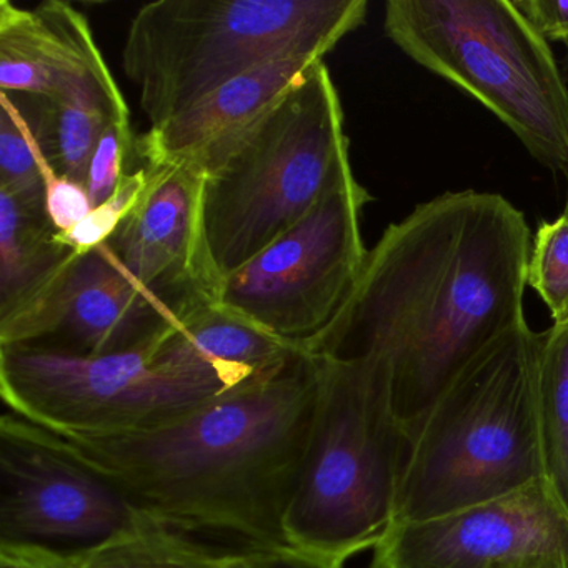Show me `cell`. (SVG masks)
Here are the masks:
<instances>
[{
    "instance_id": "obj_1",
    "label": "cell",
    "mask_w": 568,
    "mask_h": 568,
    "mask_svg": "<svg viewBox=\"0 0 568 568\" xmlns=\"http://www.w3.org/2000/svg\"><path fill=\"white\" fill-rule=\"evenodd\" d=\"M531 234L491 192H447L388 225L312 355L390 362L395 414L414 442L448 385L525 324Z\"/></svg>"
},
{
    "instance_id": "obj_2",
    "label": "cell",
    "mask_w": 568,
    "mask_h": 568,
    "mask_svg": "<svg viewBox=\"0 0 568 568\" xmlns=\"http://www.w3.org/2000/svg\"><path fill=\"white\" fill-rule=\"evenodd\" d=\"M317 395V361L304 347L284 364L191 414L138 434H54L141 514L229 550L287 544Z\"/></svg>"
},
{
    "instance_id": "obj_3",
    "label": "cell",
    "mask_w": 568,
    "mask_h": 568,
    "mask_svg": "<svg viewBox=\"0 0 568 568\" xmlns=\"http://www.w3.org/2000/svg\"><path fill=\"white\" fill-rule=\"evenodd\" d=\"M540 348L541 334L525 322L448 385L412 442L394 521L438 517L545 480Z\"/></svg>"
},
{
    "instance_id": "obj_4",
    "label": "cell",
    "mask_w": 568,
    "mask_h": 568,
    "mask_svg": "<svg viewBox=\"0 0 568 568\" xmlns=\"http://www.w3.org/2000/svg\"><path fill=\"white\" fill-rule=\"evenodd\" d=\"M314 357V417L285 538L348 560L394 524L412 442L395 414L387 358Z\"/></svg>"
},
{
    "instance_id": "obj_5",
    "label": "cell",
    "mask_w": 568,
    "mask_h": 568,
    "mask_svg": "<svg viewBox=\"0 0 568 568\" xmlns=\"http://www.w3.org/2000/svg\"><path fill=\"white\" fill-rule=\"evenodd\" d=\"M367 9L365 0H158L132 19L122 68L158 128L275 59L325 58Z\"/></svg>"
},
{
    "instance_id": "obj_6",
    "label": "cell",
    "mask_w": 568,
    "mask_h": 568,
    "mask_svg": "<svg viewBox=\"0 0 568 568\" xmlns=\"http://www.w3.org/2000/svg\"><path fill=\"white\" fill-rule=\"evenodd\" d=\"M348 168L341 95L321 61L202 168L205 241L219 277L291 231Z\"/></svg>"
},
{
    "instance_id": "obj_7",
    "label": "cell",
    "mask_w": 568,
    "mask_h": 568,
    "mask_svg": "<svg viewBox=\"0 0 568 568\" xmlns=\"http://www.w3.org/2000/svg\"><path fill=\"white\" fill-rule=\"evenodd\" d=\"M385 34L497 115L531 158L568 169V84L547 39L511 0H390Z\"/></svg>"
},
{
    "instance_id": "obj_8",
    "label": "cell",
    "mask_w": 568,
    "mask_h": 568,
    "mask_svg": "<svg viewBox=\"0 0 568 568\" xmlns=\"http://www.w3.org/2000/svg\"><path fill=\"white\" fill-rule=\"evenodd\" d=\"M155 348L78 357L0 345V394L9 412L45 430L114 437L171 424L237 387L215 372L164 364Z\"/></svg>"
},
{
    "instance_id": "obj_9",
    "label": "cell",
    "mask_w": 568,
    "mask_h": 568,
    "mask_svg": "<svg viewBox=\"0 0 568 568\" xmlns=\"http://www.w3.org/2000/svg\"><path fill=\"white\" fill-rule=\"evenodd\" d=\"M371 201L352 168L342 172L302 221L222 281L217 304L294 344L321 334L364 267L361 217Z\"/></svg>"
},
{
    "instance_id": "obj_10",
    "label": "cell",
    "mask_w": 568,
    "mask_h": 568,
    "mask_svg": "<svg viewBox=\"0 0 568 568\" xmlns=\"http://www.w3.org/2000/svg\"><path fill=\"white\" fill-rule=\"evenodd\" d=\"M151 518L54 432L0 418V544L81 555Z\"/></svg>"
},
{
    "instance_id": "obj_11",
    "label": "cell",
    "mask_w": 568,
    "mask_h": 568,
    "mask_svg": "<svg viewBox=\"0 0 568 568\" xmlns=\"http://www.w3.org/2000/svg\"><path fill=\"white\" fill-rule=\"evenodd\" d=\"M181 324L174 305L135 281L109 244L72 254L38 295L0 317V345L78 357L151 351Z\"/></svg>"
},
{
    "instance_id": "obj_12",
    "label": "cell",
    "mask_w": 568,
    "mask_h": 568,
    "mask_svg": "<svg viewBox=\"0 0 568 568\" xmlns=\"http://www.w3.org/2000/svg\"><path fill=\"white\" fill-rule=\"evenodd\" d=\"M371 568H568V514L547 481L417 521H394Z\"/></svg>"
},
{
    "instance_id": "obj_13",
    "label": "cell",
    "mask_w": 568,
    "mask_h": 568,
    "mask_svg": "<svg viewBox=\"0 0 568 568\" xmlns=\"http://www.w3.org/2000/svg\"><path fill=\"white\" fill-rule=\"evenodd\" d=\"M145 169L148 187L108 244L125 271L182 318L197 305L217 304L222 285L205 241L204 174L187 164Z\"/></svg>"
},
{
    "instance_id": "obj_14",
    "label": "cell",
    "mask_w": 568,
    "mask_h": 568,
    "mask_svg": "<svg viewBox=\"0 0 568 568\" xmlns=\"http://www.w3.org/2000/svg\"><path fill=\"white\" fill-rule=\"evenodd\" d=\"M0 88L11 94L125 104L88 18L61 0L34 9L0 0Z\"/></svg>"
},
{
    "instance_id": "obj_15",
    "label": "cell",
    "mask_w": 568,
    "mask_h": 568,
    "mask_svg": "<svg viewBox=\"0 0 568 568\" xmlns=\"http://www.w3.org/2000/svg\"><path fill=\"white\" fill-rule=\"evenodd\" d=\"M324 58L287 55L221 85L138 142L148 168L187 164L202 171L219 152L261 122L277 102Z\"/></svg>"
},
{
    "instance_id": "obj_16",
    "label": "cell",
    "mask_w": 568,
    "mask_h": 568,
    "mask_svg": "<svg viewBox=\"0 0 568 568\" xmlns=\"http://www.w3.org/2000/svg\"><path fill=\"white\" fill-rule=\"evenodd\" d=\"M301 347L219 304H202L181 318L179 327L155 348V357L175 367L217 372L235 384H245L274 371Z\"/></svg>"
},
{
    "instance_id": "obj_17",
    "label": "cell",
    "mask_w": 568,
    "mask_h": 568,
    "mask_svg": "<svg viewBox=\"0 0 568 568\" xmlns=\"http://www.w3.org/2000/svg\"><path fill=\"white\" fill-rule=\"evenodd\" d=\"M72 254L59 241L45 207L0 191V317L38 295Z\"/></svg>"
},
{
    "instance_id": "obj_18",
    "label": "cell",
    "mask_w": 568,
    "mask_h": 568,
    "mask_svg": "<svg viewBox=\"0 0 568 568\" xmlns=\"http://www.w3.org/2000/svg\"><path fill=\"white\" fill-rule=\"evenodd\" d=\"M12 95L31 124L49 169L82 185L88 182L89 165L105 129L115 119L129 118L128 104Z\"/></svg>"
},
{
    "instance_id": "obj_19",
    "label": "cell",
    "mask_w": 568,
    "mask_h": 568,
    "mask_svg": "<svg viewBox=\"0 0 568 568\" xmlns=\"http://www.w3.org/2000/svg\"><path fill=\"white\" fill-rule=\"evenodd\" d=\"M229 551L151 520L78 555V568H224Z\"/></svg>"
},
{
    "instance_id": "obj_20",
    "label": "cell",
    "mask_w": 568,
    "mask_h": 568,
    "mask_svg": "<svg viewBox=\"0 0 568 568\" xmlns=\"http://www.w3.org/2000/svg\"><path fill=\"white\" fill-rule=\"evenodd\" d=\"M538 422L545 481L568 514V324L541 332Z\"/></svg>"
},
{
    "instance_id": "obj_21",
    "label": "cell",
    "mask_w": 568,
    "mask_h": 568,
    "mask_svg": "<svg viewBox=\"0 0 568 568\" xmlns=\"http://www.w3.org/2000/svg\"><path fill=\"white\" fill-rule=\"evenodd\" d=\"M0 101V191L32 207H45V178L51 169L14 95L2 92Z\"/></svg>"
},
{
    "instance_id": "obj_22",
    "label": "cell",
    "mask_w": 568,
    "mask_h": 568,
    "mask_svg": "<svg viewBox=\"0 0 568 568\" xmlns=\"http://www.w3.org/2000/svg\"><path fill=\"white\" fill-rule=\"evenodd\" d=\"M527 285L547 305L554 325L568 324V214L541 222L531 237Z\"/></svg>"
},
{
    "instance_id": "obj_23",
    "label": "cell",
    "mask_w": 568,
    "mask_h": 568,
    "mask_svg": "<svg viewBox=\"0 0 568 568\" xmlns=\"http://www.w3.org/2000/svg\"><path fill=\"white\" fill-rule=\"evenodd\" d=\"M148 179L149 174L145 168L135 174H125L114 195L92 209L91 214L71 231L61 232L59 241L78 254L108 244L121 227L122 222L131 215L135 205L141 201L142 194L148 187Z\"/></svg>"
},
{
    "instance_id": "obj_24",
    "label": "cell",
    "mask_w": 568,
    "mask_h": 568,
    "mask_svg": "<svg viewBox=\"0 0 568 568\" xmlns=\"http://www.w3.org/2000/svg\"><path fill=\"white\" fill-rule=\"evenodd\" d=\"M134 148L131 119H115L99 141L94 158L89 165L88 189L92 207L109 201L125 178L124 165L129 151Z\"/></svg>"
},
{
    "instance_id": "obj_25",
    "label": "cell",
    "mask_w": 568,
    "mask_h": 568,
    "mask_svg": "<svg viewBox=\"0 0 568 568\" xmlns=\"http://www.w3.org/2000/svg\"><path fill=\"white\" fill-rule=\"evenodd\" d=\"M345 561L344 558L282 544L229 551L224 568H345Z\"/></svg>"
},
{
    "instance_id": "obj_26",
    "label": "cell",
    "mask_w": 568,
    "mask_h": 568,
    "mask_svg": "<svg viewBox=\"0 0 568 568\" xmlns=\"http://www.w3.org/2000/svg\"><path fill=\"white\" fill-rule=\"evenodd\" d=\"M88 189L72 179L49 172L45 178V211L55 231H71L92 211Z\"/></svg>"
},
{
    "instance_id": "obj_27",
    "label": "cell",
    "mask_w": 568,
    "mask_h": 568,
    "mask_svg": "<svg viewBox=\"0 0 568 568\" xmlns=\"http://www.w3.org/2000/svg\"><path fill=\"white\" fill-rule=\"evenodd\" d=\"M548 42H568V0H511Z\"/></svg>"
},
{
    "instance_id": "obj_28",
    "label": "cell",
    "mask_w": 568,
    "mask_h": 568,
    "mask_svg": "<svg viewBox=\"0 0 568 568\" xmlns=\"http://www.w3.org/2000/svg\"><path fill=\"white\" fill-rule=\"evenodd\" d=\"M0 568H78V555L26 544H0Z\"/></svg>"
},
{
    "instance_id": "obj_29",
    "label": "cell",
    "mask_w": 568,
    "mask_h": 568,
    "mask_svg": "<svg viewBox=\"0 0 568 568\" xmlns=\"http://www.w3.org/2000/svg\"><path fill=\"white\" fill-rule=\"evenodd\" d=\"M564 74L567 79L568 84V42H565V55H564ZM565 181H567V199H565V214H568V169L565 171Z\"/></svg>"
}]
</instances>
